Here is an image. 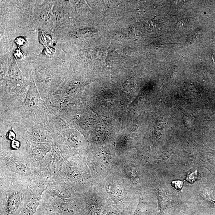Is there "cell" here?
<instances>
[{"mask_svg": "<svg viewBox=\"0 0 215 215\" xmlns=\"http://www.w3.org/2000/svg\"><path fill=\"white\" fill-rule=\"evenodd\" d=\"M9 196L2 212L5 215H16L21 207L22 198L19 193H14Z\"/></svg>", "mask_w": 215, "mask_h": 215, "instance_id": "1", "label": "cell"}, {"mask_svg": "<svg viewBox=\"0 0 215 215\" xmlns=\"http://www.w3.org/2000/svg\"><path fill=\"white\" fill-rule=\"evenodd\" d=\"M198 171H195L192 173L190 174L188 176L187 178V181L191 183H193L197 178Z\"/></svg>", "mask_w": 215, "mask_h": 215, "instance_id": "2", "label": "cell"}, {"mask_svg": "<svg viewBox=\"0 0 215 215\" xmlns=\"http://www.w3.org/2000/svg\"><path fill=\"white\" fill-rule=\"evenodd\" d=\"M172 184L177 190H181L183 186V182L181 181H174L172 182Z\"/></svg>", "mask_w": 215, "mask_h": 215, "instance_id": "3", "label": "cell"}, {"mask_svg": "<svg viewBox=\"0 0 215 215\" xmlns=\"http://www.w3.org/2000/svg\"><path fill=\"white\" fill-rule=\"evenodd\" d=\"M21 40V39L19 38H18L17 39V44H18V45H21V43L22 44H23L24 42V40L22 38L21 40Z\"/></svg>", "mask_w": 215, "mask_h": 215, "instance_id": "4", "label": "cell"}]
</instances>
